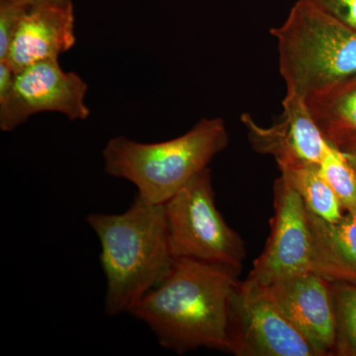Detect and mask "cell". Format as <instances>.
<instances>
[{
  "instance_id": "cell-10",
  "label": "cell",
  "mask_w": 356,
  "mask_h": 356,
  "mask_svg": "<svg viewBox=\"0 0 356 356\" xmlns=\"http://www.w3.org/2000/svg\"><path fill=\"white\" fill-rule=\"evenodd\" d=\"M264 287L318 356L334 355L337 316L330 281L309 273Z\"/></svg>"
},
{
  "instance_id": "cell-14",
  "label": "cell",
  "mask_w": 356,
  "mask_h": 356,
  "mask_svg": "<svg viewBox=\"0 0 356 356\" xmlns=\"http://www.w3.org/2000/svg\"><path fill=\"white\" fill-rule=\"evenodd\" d=\"M278 166L281 175L298 192L308 211L330 222H339L343 217L341 202L318 165L298 163Z\"/></svg>"
},
{
  "instance_id": "cell-7",
  "label": "cell",
  "mask_w": 356,
  "mask_h": 356,
  "mask_svg": "<svg viewBox=\"0 0 356 356\" xmlns=\"http://www.w3.org/2000/svg\"><path fill=\"white\" fill-rule=\"evenodd\" d=\"M270 236L255 259L248 282L269 286L313 273V242L308 210L298 192L282 175L274 184Z\"/></svg>"
},
{
  "instance_id": "cell-15",
  "label": "cell",
  "mask_w": 356,
  "mask_h": 356,
  "mask_svg": "<svg viewBox=\"0 0 356 356\" xmlns=\"http://www.w3.org/2000/svg\"><path fill=\"white\" fill-rule=\"evenodd\" d=\"M318 166L344 212L356 214V173L343 152L330 144Z\"/></svg>"
},
{
  "instance_id": "cell-6",
  "label": "cell",
  "mask_w": 356,
  "mask_h": 356,
  "mask_svg": "<svg viewBox=\"0 0 356 356\" xmlns=\"http://www.w3.org/2000/svg\"><path fill=\"white\" fill-rule=\"evenodd\" d=\"M231 353L243 356H318L266 287L240 281L231 312Z\"/></svg>"
},
{
  "instance_id": "cell-5",
  "label": "cell",
  "mask_w": 356,
  "mask_h": 356,
  "mask_svg": "<svg viewBox=\"0 0 356 356\" xmlns=\"http://www.w3.org/2000/svg\"><path fill=\"white\" fill-rule=\"evenodd\" d=\"M173 257L229 267L240 273L245 257L241 236L215 204L209 168L199 172L165 204Z\"/></svg>"
},
{
  "instance_id": "cell-2",
  "label": "cell",
  "mask_w": 356,
  "mask_h": 356,
  "mask_svg": "<svg viewBox=\"0 0 356 356\" xmlns=\"http://www.w3.org/2000/svg\"><path fill=\"white\" fill-rule=\"evenodd\" d=\"M86 221L102 247L100 262L106 278L105 311L111 316L130 313L175 266L165 204L147 202L137 195L125 212L93 213Z\"/></svg>"
},
{
  "instance_id": "cell-12",
  "label": "cell",
  "mask_w": 356,
  "mask_h": 356,
  "mask_svg": "<svg viewBox=\"0 0 356 356\" xmlns=\"http://www.w3.org/2000/svg\"><path fill=\"white\" fill-rule=\"evenodd\" d=\"M308 215L313 242V273L330 282L356 285L355 213H344L337 222L325 221L310 211Z\"/></svg>"
},
{
  "instance_id": "cell-4",
  "label": "cell",
  "mask_w": 356,
  "mask_h": 356,
  "mask_svg": "<svg viewBox=\"0 0 356 356\" xmlns=\"http://www.w3.org/2000/svg\"><path fill=\"white\" fill-rule=\"evenodd\" d=\"M270 34L286 92L303 99L356 76V31L309 0H297Z\"/></svg>"
},
{
  "instance_id": "cell-11",
  "label": "cell",
  "mask_w": 356,
  "mask_h": 356,
  "mask_svg": "<svg viewBox=\"0 0 356 356\" xmlns=\"http://www.w3.org/2000/svg\"><path fill=\"white\" fill-rule=\"evenodd\" d=\"M74 43L72 3L29 7L16 28L6 62L17 72L42 60L58 58Z\"/></svg>"
},
{
  "instance_id": "cell-19",
  "label": "cell",
  "mask_w": 356,
  "mask_h": 356,
  "mask_svg": "<svg viewBox=\"0 0 356 356\" xmlns=\"http://www.w3.org/2000/svg\"><path fill=\"white\" fill-rule=\"evenodd\" d=\"M339 149L343 152L344 156H346L348 161H350L351 166H353L356 173V143L343 145V146H341Z\"/></svg>"
},
{
  "instance_id": "cell-16",
  "label": "cell",
  "mask_w": 356,
  "mask_h": 356,
  "mask_svg": "<svg viewBox=\"0 0 356 356\" xmlns=\"http://www.w3.org/2000/svg\"><path fill=\"white\" fill-rule=\"evenodd\" d=\"M337 316L334 355L356 356V285L331 282Z\"/></svg>"
},
{
  "instance_id": "cell-8",
  "label": "cell",
  "mask_w": 356,
  "mask_h": 356,
  "mask_svg": "<svg viewBox=\"0 0 356 356\" xmlns=\"http://www.w3.org/2000/svg\"><path fill=\"white\" fill-rule=\"evenodd\" d=\"M88 86L74 72H65L58 58L42 60L15 72L13 88L0 102V128L13 131L32 115L58 112L70 120H84Z\"/></svg>"
},
{
  "instance_id": "cell-17",
  "label": "cell",
  "mask_w": 356,
  "mask_h": 356,
  "mask_svg": "<svg viewBox=\"0 0 356 356\" xmlns=\"http://www.w3.org/2000/svg\"><path fill=\"white\" fill-rule=\"evenodd\" d=\"M27 9L17 0H0V62L6 60L14 33Z\"/></svg>"
},
{
  "instance_id": "cell-3",
  "label": "cell",
  "mask_w": 356,
  "mask_h": 356,
  "mask_svg": "<svg viewBox=\"0 0 356 356\" xmlns=\"http://www.w3.org/2000/svg\"><path fill=\"white\" fill-rule=\"evenodd\" d=\"M228 144V130L220 118L202 119L184 135L165 142L115 137L103 151L105 172L132 182L147 202L165 204Z\"/></svg>"
},
{
  "instance_id": "cell-18",
  "label": "cell",
  "mask_w": 356,
  "mask_h": 356,
  "mask_svg": "<svg viewBox=\"0 0 356 356\" xmlns=\"http://www.w3.org/2000/svg\"><path fill=\"white\" fill-rule=\"evenodd\" d=\"M321 10L356 31V0H309Z\"/></svg>"
},
{
  "instance_id": "cell-9",
  "label": "cell",
  "mask_w": 356,
  "mask_h": 356,
  "mask_svg": "<svg viewBox=\"0 0 356 356\" xmlns=\"http://www.w3.org/2000/svg\"><path fill=\"white\" fill-rule=\"evenodd\" d=\"M280 121L262 127L250 114L242 115L250 145L257 153L275 159L278 165L309 163L318 165L331 143L314 120L305 99L286 92Z\"/></svg>"
},
{
  "instance_id": "cell-13",
  "label": "cell",
  "mask_w": 356,
  "mask_h": 356,
  "mask_svg": "<svg viewBox=\"0 0 356 356\" xmlns=\"http://www.w3.org/2000/svg\"><path fill=\"white\" fill-rule=\"evenodd\" d=\"M325 139L337 147L356 143V76L305 100Z\"/></svg>"
},
{
  "instance_id": "cell-1",
  "label": "cell",
  "mask_w": 356,
  "mask_h": 356,
  "mask_svg": "<svg viewBox=\"0 0 356 356\" xmlns=\"http://www.w3.org/2000/svg\"><path fill=\"white\" fill-rule=\"evenodd\" d=\"M238 273L191 259H175L159 286L134 306L159 344L177 353L199 348L231 353V312Z\"/></svg>"
},
{
  "instance_id": "cell-20",
  "label": "cell",
  "mask_w": 356,
  "mask_h": 356,
  "mask_svg": "<svg viewBox=\"0 0 356 356\" xmlns=\"http://www.w3.org/2000/svg\"><path fill=\"white\" fill-rule=\"evenodd\" d=\"M20 3L24 4L28 8L32 6H42V4H69L72 3V0H17Z\"/></svg>"
}]
</instances>
